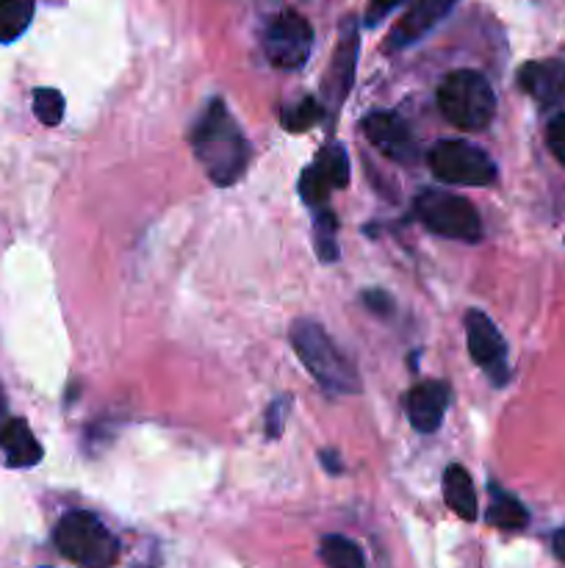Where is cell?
<instances>
[{
  "label": "cell",
  "mask_w": 565,
  "mask_h": 568,
  "mask_svg": "<svg viewBox=\"0 0 565 568\" xmlns=\"http://www.w3.org/2000/svg\"><path fill=\"white\" fill-rule=\"evenodd\" d=\"M192 148L203 170L216 186H233L249 164V144L222 100H210L208 109L192 128Z\"/></svg>",
  "instance_id": "6da1fadb"
},
{
  "label": "cell",
  "mask_w": 565,
  "mask_h": 568,
  "mask_svg": "<svg viewBox=\"0 0 565 568\" xmlns=\"http://www.w3.org/2000/svg\"><path fill=\"white\" fill-rule=\"evenodd\" d=\"M485 521L491 527H499V530H524L530 525V514H526V508L518 499L493 488Z\"/></svg>",
  "instance_id": "e0dca14e"
},
{
  "label": "cell",
  "mask_w": 565,
  "mask_h": 568,
  "mask_svg": "<svg viewBox=\"0 0 565 568\" xmlns=\"http://www.w3.org/2000/svg\"><path fill=\"white\" fill-rule=\"evenodd\" d=\"M319 458H321V466H325L330 475H338V471H341V460H338L336 453H321Z\"/></svg>",
  "instance_id": "4316f807"
},
{
  "label": "cell",
  "mask_w": 565,
  "mask_h": 568,
  "mask_svg": "<svg viewBox=\"0 0 565 568\" xmlns=\"http://www.w3.org/2000/svg\"><path fill=\"white\" fill-rule=\"evenodd\" d=\"M136 568H150V566H136Z\"/></svg>",
  "instance_id": "f546056e"
},
{
  "label": "cell",
  "mask_w": 565,
  "mask_h": 568,
  "mask_svg": "<svg viewBox=\"0 0 565 568\" xmlns=\"http://www.w3.org/2000/svg\"><path fill=\"white\" fill-rule=\"evenodd\" d=\"M355 59H358V28H355V22H349V26H343L341 42H338L330 72L325 78V92L332 98V105L341 103L352 89Z\"/></svg>",
  "instance_id": "5bb4252c"
},
{
  "label": "cell",
  "mask_w": 565,
  "mask_h": 568,
  "mask_svg": "<svg viewBox=\"0 0 565 568\" xmlns=\"http://www.w3.org/2000/svg\"><path fill=\"white\" fill-rule=\"evenodd\" d=\"M336 214L330 209H316L314 211V236H316V253L325 264L338 258V244H336Z\"/></svg>",
  "instance_id": "ffe728a7"
},
{
  "label": "cell",
  "mask_w": 565,
  "mask_h": 568,
  "mask_svg": "<svg viewBox=\"0 0 565 568\" xmlns=\"http://www.w3.org/2000/svg\"><path fill=\"white\" fill-rule=\"evenodd\" d=\"M363 131L366 139L388 159L402 161V164H410L415 159V139L410 128L404 125L402 116L388 114V111H374V114L363 120Z\"/></svg>",
  "instance_id": "30bf717a"
},
{
  "label": "cell",
  "mask_w": 565,
  "mask_h": 568,
  "mask_svg": "<svg viewBox=\"0 0 565 568\" xmlns=\"http://www.w3.org/2000/svg\"><path fill=\"white\" fill-rule=\"evenodd\" d=\"M443 497H446V505L460 519H476V491L474 483H471V475L463 466H449L443 471Z\"/></svg>",
  "instance_id": "2e32d148"
},
{
  "label": "cell",
  "mask_w": 565,
  "mask_h": 568,
  "mask_svg": "<svg viewBox=\"0 0 565 568\" xmlns=\"http://www.w3.org/2000/svg\"><path fill=\"white\" fill-rule=\"evenodd\" d=\"M310 48H314V28L297 11H282L266 28L264 50L266 59L280 70H297L308 61Z\"/></svg>",
  "instance_id": "52a82bcc"
},
{
  "label": "cell",
  "mask_w": 565,
  "mask_h": 568,
  "mask_svg": "<svg viewBox=\"0 0 565 568\" xmlns=\"http://www.w3.org/2000/svg\"><path fill=\"white\" fill-rule=\"evenodd\" d=\"M427 161L441 181L458 183V186H487L496 181V164L491 161V155L474 144L458 142V139L435 144Z\"/></svg>",
  "instance_id": "8992f818"
},
{
  "label": "cell",
  "mask_w": 565,
  "mask_h": 568,
  "mask_svg": "<svg viewBox=\"0 0 565 568\" xmlns=\"http://www.w3.org/2000/svg\"><path fill=\"white\" fill-rule=\"evenodd\" d=\"M552 547H554V555H557V560H563L565 564V527H559V530L554 532Z\"/></svg>",
  "instance_id": "83f0119b"
},
{
  "label": "cell",
  "mask_w": 565,
  "mask_h": 568,
  "mask_svg": "<svg viewBox=\"0 0 565 568\" xmlns=\"http://www.w3.org/2000/svg\"><path fill=\"white\" fill-rule=\"evenodd\" d=\"M53 544L66 560L81 568H111L120 558L114 532L86 510H72L55 525Z\"/></svg>",
  "instance_id": "277c9868"
},
{
  "label": "cell",
  "mask_w": 565,
  "mask_h": 568,
  "mask_svg": "<svg viewBox=\"0 0 565 568\" xmlns=\"http://www.w3.org/2000/svg\"><path fill=\"white\" fill-rule=\"evenodd\" d=\"M288 405H291V399L280 397V399H275V403L269 405V410H266V436H269V438L280 436L282 425H286Z\"/></svg>",
  "instance_id": "cb8c5ba5"
},
{
  "label": "cell",
  "mask_w": 565,
  "mask_h": 568,
  "mask_svg": "<svg viewBox=\"0 0 565 568\" xmlns=\"http://www.w3.org/2000/svg\"><path fill=\"white\" fill-rule=\"evenodd\" d=\"M349 183V155L338 142L325 144L314 164L299 178V194L310 209H325L332 192Z\"/></svg>",
  "instance_id": "ba28073f"
},
{
  "label": "cell",
  "mask_w": 565,
  "mask_h": 568,
  "mask_svg": "<svg viewBox=\"0 0 565 568\" xmlns=\"http://www.w3.org/2000/svg\"><path fill=\"white\" fill-rule=\"evenodd\" d=\"M449 405V386L441 381H427L410 388L408 394V416L410 425L419 433H435L441 427L443 414Z\"/></svg>",
  "instance_id": "4fadbf2b"
},
{
  "label": "cell",
  "mask_w": 565,
  "mask_h": 568,
  "mask_svg": "<svg viewBox=\"0 0 565 568\" xmlns=\"http://www.w3.org/2000/svg\"><path fill=\"white\" fill-rule=\"evenodd\" d=\"M413 211L421 225H427L438 236L454 239V242H480V214L460 194L443 192V189H424L415 197Z\"/></svg>",
  "instance_id": "5b68a950"
},
{
  "label": "cell",
  "mask_w": 565,
  "mask_h": 568,
  "mask_svg": "<svg viewBox=\"0 0 565 568\" xmlns=\"http://www.w3.org/2000/svg\"><path fill=\"white\" fill-rule=\"evenodd\" d=\"M291 344L297 349L299 361L308 366L325 392L330 394H355L360 392V381L355 366L341 355V349L332 344L325 327L310 320H297L291 325Z\"/></svg>",
  "instance_id": "7a4b0ae2"
},
{
  "label": "cell",
  "mask_w": 565,
  "mask_h": 568,
  "mask_svg": "<svg viewBox=\"0 0 565 568\" xmlns=\"http://www.w3.org/2000/svg\"><path fill=\"white\" fill-rule=\"evenodd\" d=\"M0 447H3L9 466H14V469H28V466L39 464L44 455L37 436L22 419H9L0 427Z\"/></svg>",
  "instance_id": "9a60e30c"
},
{
  "label": "cell",
  "mask_w": 565,
  "mask_h": 568,
  "mask_svg": "<svg viewBox=\"0 0 565 568\" xmlns=\"http://www.w3.org/2000/svg\"><path fill=\"white\" fill-rule=\"evenodd\" d=\"M518 87L543 109L565 103V64L557 59L530 61L518 70Z\"/></svg>",
  "instance_id": "7c38bea8"
},
{
  "label": "cell",
  "mask_w": 565,
  "mask_h": 568,
  "mask_svg": "<svg viewBox=\"0 0 565 568\" xmlns=\"http://www.w3.org/2000/svg\"><path fill=\"white\" fill-rule=\"evenodd\" d=\"M33 114L42 125H59L64 120V94L59 89H37L33 92Z\"/></svg>",
  "instance_id": "7402d4cb"
},
{
  "label": "cell",
  "mask_w": 565,
  "mask_h": 568,
  "mask_svg": "<svg viewBox=\"0 0 565 568\" xmlns=\"http://www.w3.org/2000/svg\"><path fill=\"white\" fill-rule=\"evenodd\" d=\"M6 422H9L6 419V394H3V386H0V427H3Z\"/></svg>",
  "instance_id": "f1b7e54d"
},
{
  "label": "cell",
  "mask_w": 565,
  "mask_h": 568,
  "mask_svg": "<svg viewBox=\"0 0 565 568\" xmlns=\"http://www.w3.org/2000/svg\"><path fill=\"white\" fill-rule=\"evenodd\" d=\"M438 105L460 131H482L496 114V94L482 72L458 70L449 72L438 87Z\"/></svg>",
  "instance_id": "3957f363"
},
{
  "label": "cell",
  "mask_w": 565,
  "mask_h": 568,
  "mask_svg": "<svg viewBox=\"0 0 565 568\" xmlns=\"http://www.w3.org/2000/svg\"><path fill=\"white\" fill-rule=\"evenodd\" d=\"M404 0H371L369 9H366V26H377V22L386 20L393 9H399Z\"/></svg>",
  "instance_id": "d4e9b609"
},
{
  "label": "cell",
  "mask_w": 565,
  "mask_h": 568,
  "mask_svg": "<svg viewBox=\"0 0 565 568\" xmlns=\"http://www.w3.org/2000/svg\"><path fill=\"white\" fill-rule=\"evenodd\" d=\"M37 0H0V42H14L33 20Z\"/></svg>",
  "instance_id": "ac0fdd59"
},
{
  "label": "cell",
  "mask_w": 565,
  "mask_h": 568,
  "mask_svg": "<svg viewBox=\"0 0 565 568\" xmlns=\"http://www.w3.org/2000/svg\"><path fill=\"white\" fill-rule=\"evenodd\" d=\"M465 338L474 364L482 366L496 386L507 383V344L482 311L465 314Z\"/></svg>",
  "instance_id": "9c48e42d"
},
{
  "label": "cell",
  "mask_w": 565,
  "mask_h": 568,
  "mask_svg": "<svg viewBox=\"0 0 565 568\" xmlns=\"http://www.w3.org/2000/svg\"><path fill=\"white\" fill-rule=\"evenodd\" d=\"M319 558L325 560L327 568H366V558L358 544L343 536L321 538Z\"/></svg>",
  "instance_id": "d6986e66"
},
{
  "label": "cell",
  "mask_w": 565,
  "mask_h": 568,
  "mask_svg": "<svg viewBox=\"0 0 565 568\" xmlns=\"http://www.w3.org/2000/svg\"><path fill=\"white\" fill-rule=\"evenodd\" d=\"M454 3L458 0H413L410 9L402 14V20L388 33V48H410L419 39H424L454 9Z\"/></svg>",
  "instance_id": "8fae6325"
},
{
  "label": "cell",
  "mask_w": 565,
  "mask_h": 568,
  "mask_svg": "<svg viewBox=\"0 0 565 568\" xmlns=\"http://www.w3.org/2000/svg\"><path fill=\"white\" fill-rule=\"evenodd\" d=\"M363 303L369 305V311H374V314H380V316H388L393 311V300L388 297L386 292H380V288H374V292H366Z\"/></svg>",
  "instance_id": "484cf974"
},
{
  "label": "cell",
  "mask_w": 565,
  "mask_h": 568,
  "mask_svg": "<svg viewBox=\"0 0 565 568\" xmlns=\"http://www.w3.org/2000/svg\"><path fill=\"white\" fill-rule=\"evenodd\" d=\"M546 142H548V150L554 153V159L565 166V111L548 122Z\"/></svg>",
  "instance_id": "603a6c76"
},
{
  "label": "cell",
  "mask_w": 565,
  "mask_h": 568,
  "mask_svg": "<svg viewBox=\"0 0 565 568\" xmlns=\"http://www.w3.org/2000/svg\"><path fill=\"white\" fill-rule=\"evenodd\" d=\"M321 116H325V109H321L319 100L302 98L297 105H291V109L282 111V125H286L288 131L299 133V131H308V128H314L316 122H321Z\"/></svg>",
  "instance_id": "44dd1931"
}]
</instances>
